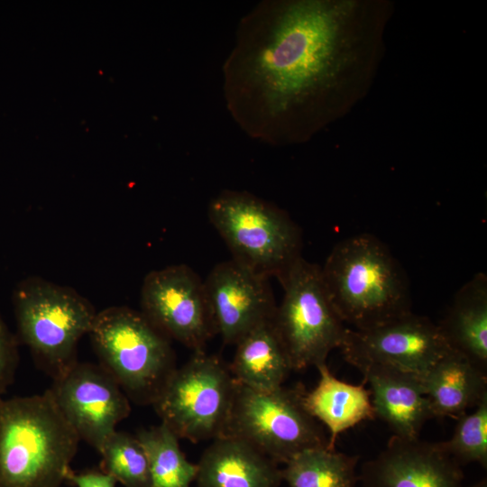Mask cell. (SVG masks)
I'll list each match as a JSON object with an SVG mask.
<instances>
[{
  "label": "cell",
  "mask_w": 487,
  "mask_h": 487,
  "mask_svg": "<svg viewBox=\"0 0 487 487\" xmlns=\"http://www.w3.org/2000/svg\"><path fill=\"white\" fill-rule=\"evenodd\" d=\"M390 4L262 0L238 22L222 67L226 108L250 138L303 143L367 92Z\"/></svg>",
  "instance_id": "6da1fadb"
},
{
  "label": "cell",
  "mask_w": 487,
  "mask_h": 487,
  "mask_svg": "<svg viewBox=\"0 0 487 487\" xmlns=\"http://www.w3.org/2000/svg\"><path fill=\"white\" fill-rule=\"evenodd\" d=\"M320 269L328 298L350 328H370L411 311L407 275L374 235L338 242Z\"/></svg>",
  "instance_id": "7a4b0ae2"
},
{
  "label": "cell",
  "mask_w": 487,
  "mask_h": 487,
  "mask_svg": "<svg viewBox=\"0 0 487 487\" xmlns=\"http://www.w3.org/2000/svg\"><path fill=\"white\" fill-rule=\"evenodd\" d=\"M79 441L48 390L0 398V487H60Z\"/></svg>",
  "instance_id": "3957f363"
},
{
  "label": "cell",
  "mask_w": 487,
  "mask_h": 487,
  "mask_svg": "<svg viewBox=\"0 0 487 487\" xmlns=\"http://www.w3.org/2000/svg\"><path fill=\"white\" fill-rule=\"evenodd\" d=\"M88 335L129 400L152 405L177 368L170 339L142 312L121 306L98 311Z\"/></svg>",
  "instance_id": "277c9868"
},
{
  "label": "cell",
  "mask_w": 487,
  "mask_h": 487,
  "mask_svg": "<svg viewBox=\"0 0 487 487\" xmlns=\"http://www.w3.org/2000/svg\"><path fill=\"white\" fill-rule=\"evenodd\" d=\"M207 216L233 260L278 280L301 257L299 227L276 205L244 190L225 189L213 198Z\"/></svg>",
  "instance_id": "5b68a950"
},
{
  "label": "cell",
  "mask_w": 487,
  "mask_h": 487,
  "mask_svg": "<svg viewBox=\"0 0 487 487\" xmlns=\"http://www.w3.org/2000/svg\"><path fill=\"white\" fill-rule=\"evenodd\" d=\"M20 339L52 380L77 360L81 337L89 334L96 311L77 291L41 278L23 280L13 292Z\"/></svg>",
  "instance_id": "8992f818"
},
{
  "label": "cell",
  "mask_w": 487,
  "mask_h": 487,
  "mask_svg": "<svg viewBox=\"0 0 487 487\" xmlns=\"http://www.w3.org/2000/svg\"><path fill=\"white\" fill-rule=\"evenodd\" d=\"M279 280L284 293L272 325L292 370L326 363L341 346L347 326L328 298L320 266L301 256Z\"/></svg>",
  "instance_id": "52a82bcc"
},
{
  "label": "cell",
  "mask_w": 487,
  "mask_h": 487,
  "mask_svg": "<svg viewBox=\"0 0 487 487\" xmlns=\"http://www.w3.org/2000/svg\"><path fill=\"white\" fill-rule=\"evenodd\" d=\"M236 387L220 359L196 352L175 369L152 406L179 439L213 440L226 430Z\"/></svg>",
  "instance_id": "ba28073f"
},
{
  "label": "cell",
  "mask_w": 487,
  "mask_h": 487,
  "mask_svg": "<svg viewBox=\"0 0 487 487\" xmlns=\"http://www.w3.org/2000/svg\"><path fill=\"white\" fill-rule=\"evenodd\" d=\"M304 391L284 385L258 391L237 383L224 435L247 442L277 464L305 449L327 446L328 438L303 406Z\"/></svg>",
  "instance_id": "9c48e42d"
},
{
  "label": "cell",
  "mask_w": 487,
  "mask_h": 487,
  "mask_svg": "<svg viewBox=\"0 0 487 487\" xmlns=\"http://www.w3.org/2000/svg\"><path fill=\"white\" fill-rule=\"evenodd\" d=\"M339 349L358 370L381 365L418 376L450 351L437 324L412 311L370 328L347 327Z\"/></svg>",
  "instance_id": "30bf717a"
},
{
  "label": "cell",
  "mask_w": 487,
  "mask_h": 487,
  "mask_svg": "<svg viewBox=\"0 0 487 487\" xmlns=\"http://www.w3.org/2000/svg\"><path fill=\"white\" fill-rule=\"evenodd\" d=\"M142 313L169 339L203 352L216 334L204 280L185 264L149 272L141 289Z\"/></svg>",
  "instance_id": "8fae6325"
},
{
  "label": "cell",
  "mask_w": 487,
  "mask_h": 487,
  "mask_svg": "<svg viewBox=\"0 0 487 487\" xmlns=\"http://www.w3.org/2000/svg\"><path fill=\"white\" fill-rule=\"evenodd\" d=\"M48 391L79 439L97 451L131 411L129 399L101 364L78 362Z\"/></svg>",
  "instance_id": "7c38bea8"
},
{
  "label": "cell",
  "mask_w": 487,
  "mask_h": 487,
  "mask_svg": "<svg viewBox=\"0 0 487 487\" xmlns=\"http://www.w3.org/2000/svg\"><path fill=\"white\" fill-rule=\"evenodd\" d=\"M204 287L216 334L225 345H235L273 319L277 305L269 278L233 259L216 265Z\"/></svg>",
  "instance_id": "4fadbf2b"
},
{
  "label": "cell",
  "mask_w": 487,
  "mask_h": 487,
  "mask_svg": "<svg viewBox=\"0 0 487 487\" xmlns=\"http://www.w3.org/2000/svg\"><path fill=\"white\" fill-rule=\"evenodd\" d=\"M360 479L364 487H463L464 473L438 442L392 436Z\"/></svg>",
  "instance_id": "5bb4252c"
},
{
  "label": "cell",
  "mask_w": 487,
  "mask_h": 487,
  "mask_svg": "<svg viewBox=\"0 0 487 487\" xmlns=\"http://www.w3.org/2000/svg\"><path fill=\"white\" fill-rule=\"evenodd\" d=\"M359 371L370 386L375 417L390 427L392 436L418 438L425 423L433 418L419 376L381 365Z\"/></svg>",
  "instance_id": "9a60e30c"
},
{
  "label": "cell",
  "mask_w": 487,
  "mask_h": 487,
  "mask_svg": "<svg viewBox=\"0 0 487 487\" xmlns=\"http://www.w3.org/2000/svg\"><path fill=\"white\" fill-rule=\"evenodd\" d=\"M197 468V487H279L282 482L276 462L228 435L212 440Z\"/></svg>",
  "instance_id": "2e32d148"
},
{
  "label": "cell",
  "mask_w": 487,
  "mask_h": 487,
  "mask_svg": "<svg viewBox=\"0 0 487 487\" xmlns=\"http://www.w3.org/2000/svg\"><path fill=\"white\" fill-rule=\"evenodd\" d=\"M433 418H457L487 396V372L450 350L419 376Z\"/></svg>",
  "instance_id": "e0dca14e"
},
{
  "label": "cell",
  "mask_w": 487,
  "mask_h": 487,
  "mask_svg": "<svg viewBox=\"0 0 487 487\" xmlns=\"http://www.w3.org/2000/svg\"><path fill=\"white\" fill-rule=\"evenodd\" d=\"M438 328L450 350L487 372V276L474 274L455 293Z\"/></svg>",
  "instance_id": "ac0fdd59"
},
{
  "label": "cell",
  "mask_w": 487,
  "mask_h": 487,
  "mask_svg": "<svg viewBox=\"0 0 487 487\" xmlns=\"http://www.w3.org/2000/svg\"><path fill=\"white\" fill-rule=\"evenodd\" d=\"M319 380L316 387L304 391L302 402L307 412L325 425L330 434L327 447L334 448L336 437L345 430L376 418L371 391L362 384L337 379L326 363L317 366Z\"/></svg>",
  "instance_id": "d6986e66"
},
{
  "label": "cell",
  "mask_w": 487,
  "mask_h": 487,
  "mask_svg": "<svg viewBox=\"0 0 487 487\" xmlns=\"http://www.w3.org/2000/svg\"><path fill=\"white\" fill-rule=\"evenodd\" d=\"M235 345L229 370L242 386L258 391H271L283 386L293 371L272 321L257 326Z\"/></svg>",
  "instance_id": "ffe728a7"
},
{
  "label": "cell",
  "mask_w": 487,
  "mask_h": 487,
  "mask_svg": "<svg viewBox=\"0 0 487 487\" xmlns=\"http://www.w3.org/2000/svg\"><path fill=\"white\" fill-rule=\"evenodd\" d=\"M358 456L326 446L305 449L288 460L281 469L289 487H354Z\"/></svg>",
  "instance_id": "44dd1931"
},
{
  "label": "cell",
  "mask_w": 487,
  "mask_h": 487,
  "mask_svg": "<svg viewBox=\"0 0 487 487\" xmlns=\"http://www.w3.org/2000/svg\"><path fill=\"white\" fill-rule=\"evenodd\" d=\"M147 455L151 487H190L197 475L180 449L179 438L164 423L142 429L136 434Z\"/></svg>",
  "instance_id": "7402d4cb"
},
{
  "label": "cell",
  "mask_w": 487,
  "mask_h": 487,
  "mask_svg": "<svg viewBox=\"0 0 487 487\" xmlns=\"http://www.w3.org/2000/svg\"><path fill=\"white\" fill-rule=\"evenodd\" d=\"M98 452L103 471L124 487H151L147 455L136 436L115 430Z\"/></svg>",
  "instance_id": "603a6c76"
},
{
  "label": "cell",
  "mask_w": 487,
  "mask_h": 487,
  "mask_svg": "<svg viewBox=\"0 0 487 487\" xmlns=\"http://www.w3.org/2000/svg\"><path fill=\"white\" fill-rule=\"evenodd\" d=\"M438 444L461 466L474 463L486 468L487 396L474 410L458 417L452 436Z\"/></svg>",
  "instance_id": "cb8c5ba5"
},
{
  "label": "cell",
  "mask_w": 487,
  "mask_h": 487,
  "mask_svg": "<svg viewBox=\"0 0 487 487\" xmlns=\"http://www.w3.org/2000/svg\"><path fill=\"white\" fill-rule=\"evenodd\" d=\"M18 362L17 339L0 316V396L13 382Z\"/></svg>",
  "instance_id": "d4e9b609"
},
{
  "label": "cell",
  "mask_w": 487,
  "mask_h": 487,
  "mask_svg": "<svg viewBox=\"0 0 487 487\" xmlns=\"http://www.w3.org/2000/svg\"><path fill=\"white\" fill-rule=\"evenodd\" d=\"M76 487H116V480L106 472L88 471L79 473H70L67 480Z\"/></svg>",
  "instance_id": "484cf974"
},
{
  "label": "cell",
  "mask_w": 487,
  "mask_h": 487,
  "mask_svg": "<svg viewBox=\"0 0 487 487\" xmlns=\"http://www.w3.org/2000/svg\"><path fill=\"white\" fill-rule=\"evenodd\" d=\"M470 487H487V480L485 478L482 479L481 481L473 483Z\"/></svg>",
  "instance_id": "4316f807"
}]
</instances>
